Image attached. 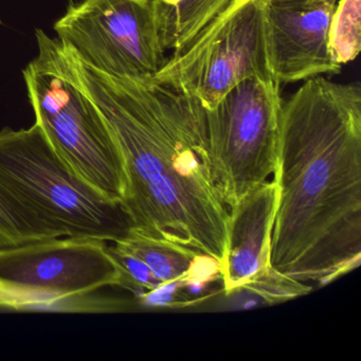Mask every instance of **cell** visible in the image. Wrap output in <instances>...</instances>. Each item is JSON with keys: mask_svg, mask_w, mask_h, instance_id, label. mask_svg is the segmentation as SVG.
I'll return each instance as SVG.
<instances>
[{"mask_svg": "<svg viewBox=\"0 0 361 361\" xmlns=\"http://www.w3.org/2000/svg\"><path fill=\"white\" fill-rule=\"evenodd\" d=\"M63 49L73 81L121 152L128 183L121 204L132 228L207 255L221 270L229 209L215 180L200 101L153 79L101 73Z\"/></svg>", "mask_w": 361, "mask_h": 361, "instance_id": "cell-1", "label": "cell"}, {"mask_svg": "<svg viewBox=\"0 0 361 361\" xmlns=\"http://www.w3.org/2000/svg\"><path fill=\"white\" fill-rule=\"evenodd\" d=\"M270 264L329 284L361 262V87L324 77L283 100Z\"/></svg>", "mask_w": 361, "mask_h": 361, "instance_id": "cell-2", "label": "cell"}, {"mask_svg": "<svg viewBox=\"0 0 361 361\" xmlns=\"http://www.w3.org/2000/svg\"><path fill=\"white\" fill-rule=\"evenodd\" d=\"M0 188L18 212L26 243L58 238L116 243L132 228L121 204L75 174L37 123L0 130Z\"/></svg>", "mask_w": 361, "mask_h": 361, "instance_id": "cell-3", "label": "cell"}, {"mask_svg": "<svg viewBox=\"0 0 361 361\" xmlns=\"http://www.w3.org/2000/svg\"><path fill=\"white\" fill-rule=\"evenodd\" d=\"M35 37L37 56L23 71L35 123L75 174L121 204L128 183L115 138L96 105L73 81L62 44L42 29Z\"/></svg>", "mask_w": 361, "mask_h": 361, "instance_id": "cell-4", "label": "cell"}, {"mask_svg": "<svg viewBox=\"0 0 361 361\" xmlns=\"http://www.w3.org/2000/svg\"><path fill=\"white\" fill-rule=\"evenodd\" d=\"M106 243L58 238L0 248V308L81 312L88 295L122 287Z\"/></svg>", "mask_w": 361, "mask_h": 361, "instance_id": "cell-5", "label": "cell"}, {"mask_svg": "<svg viewBox=\"0 0 361 361\" xmlns=\"http://www.w3.org/2000/svg\"><path fill=\"white\" fill-rule=\"evenodd\" d=\"M280 86L274 79H247L202 106L215 180L228 209L276 172Z\"/></svg>", "mask_w": 361, "mask_h": 361, "instance_id": "cell-6", "label": "cell"}, {"mask_svg": "<svg viewBox=\"0 0 361 361\" xmlns=\"http://www.w3.org/2000/svg\"><path fill=\"white\" fill-rule=\"evenodd\" d=\"M266 1L250 0L217 20L185 50L170 54L152 79L204 107L214 105L245 80L274 79Z\"/></svg>", "mask_w": 361, "mask_h": 361, "instance_id": "cell-7", "label": "cell"}, {"mask_svg": "<svg viewBox=\"0 0 361 361\" xmlns=\"http://www.w3.org/2000/svg\"><path fill=\"white\" fill-rule=\"evenodd\" d=\"M54 30L82 62L122 79H152L169 56L154 0H82Z\"/></svg>", "mask_w": 361, "mask_h": 361, "instance_id": "cell-8", "label": "cell"}, {"mask_svg": "<svg viewBox=\"0 0 361 361\" xmlns=\"http://www.w3.org/2000/svg\"><path fill=\"white\" fill-rule=\"evenodd\" d=\"M338 0H267L272 77L280 85L335 75L342 66L329 49V32Z\"/></svg>", "mask_w": 361, "mask_h": 361, "instance_id": "cell-9", "label": "cell"}, {"mask_svg": "<svg viewBox=\"0 0 361 361\" xmlns=\"http://www.w3.org/2000/svg\"><path fill=\"white\" fill-rule=\"evenodd\" d=\"M278 195V183L272 176L229 209V238L221 270L226 295L271 267L270 245Z\"/></svg>", "mask_w": 361, "mask_h": 361, "instance_id": "cell-10", "label": "cell"}, {"mask_svg": "<svg viewBox=\"0 0 361 361\" xmlns=\"http://www.w3.org/2000/svg\"><path fill=\"white\" fill-rule=\"evenodd\" d=\"M115 246L145 262L164 284L187 281L196 262L204 255L135 228Z\"/></svg>", "mask_w": 361, "mask_h": 361, "instance_id": "cell-11", "label": "cell"}, {"mask_svg": "<svg viewBox=\"0 0 361 361\" xmlns=\"http://www.w3.org/2000/svg\"><path fill=\"white\" fill-rule=\"evenodd\" d=\"M238 0H180L160 24L166 52L178 54L204 29L231 9Z\"/></svg>", "mask_w": 361, "mask_h": 361, "instance_id": "cell-12", "label": "cell"}, {"mask_svg": "<svg viewBox=\"0 0 361 361\" xmlns=\"http://www.w3.org/2000/svg\"><path fill=\"white\" fill-rule=\"evenodd\" d=\"M329 49L340 66L352 62L361 48V0H338L329 32Z\"/></svg>", "mask_w": 361, "mask_h": 361, "instance_id": "cell-13", "label": "cell"}, {"mask_svg": "<svg viewBox=\"0 0 361 361\" xmlns=\"http://www.w3.org/2000/svg\"><path fill=\"white\" fill-rule=\"evenodd\" d=\"M312 289L305 283L293 280L270 267L240 290L249 291L261 298L266 304H272L306 295Z\"/></svg>", "mask_w": 361, "mask_h": 361, "instance_id": "cell-14", "label": "cell"}, {"mask_svg": "<svg viewBox=\"0 0 361 361\" xmlns=\"http://www.w3.org/2000/svg\"><path fill=\"white\" fill-rule=\"evenodd\" d=\"M109 251L121 270L122 287L132 291L137 297L166 285L156 278L149 266L138 257L116 246L109 247Z\"/></svg>", "mask_w": 361, "mask_h": 361, "instance_id": "cell-15", "label": "cell"}, {"mask_svg": "<svg viewBox=\"0 0 361 361\" xmlns=\"http://www.w3.org/2000/svg\"><path fill=\"white\" fill-rule=\"evenodd\" d=\"M183 281L168 283L156 290L149 291L138 297L139 302L142 305L151 306V307H171L180 308L193 305V304L202 302V298H194L185 293L181 289Z\"/></svg>", "mask_w": 361, "mask_h": 361, "instance_id": "cell-16", "label": "cell"}, {"mask_svg": "<svg viewBox=\"0 0 361 361\" xmlns=\"http://www.w3.org/2000/svg\"><path fill=\"white\" fill-rule=\"evenodd\" d=\"M22 223L13 204L0 188V248L24 244Z\"/></svg>", "mask_w": 361, "mask_h": 361, "instance_id": "cell-17", "label": "cell"}, {"mask_svg": "<svg viewBox=\"0 0 361 361\" xmlns=\"http://www.w3.org/2000/svg\"><path fill=\"white\" fill-rule=\"evenodd\" d=\"M154 3H155L156 10H157L158 20H159L160 26L162 20L180 3V0H154Z\"/></svg>", "mask_w": 361, "mask_h": 361, "instance_id": "cell-18", "label": "cell"}, {"mask_svg": "<svg viewBox=\"0 0 361 361\" xmlns=\"http://www.w3.org/2000/svg\"><path fill=\"white\" fill-rule=\"evenodd\" d=\"M248 1H250V0H238V1H236L235 3V5H234L233 7H232L231 9H230L229 11H228L227 13L226 14L229 13V12L233 11L234 9H236V8L240 7V6H242L243 4L248 3Z\"/></svg>", "mask_w": 361, "mask_h": 361, "instance_id": "cell-19", "label": "cell"}, {"mask_svg": "<svg viewBox=\"0 0 361 361\" xmlns=\"http://www.w3.org/2000/svg\"><path fill=\"white\" fill-rule=\"evenodd\" d=\"M0 23H1V20H0Z\"/></svg>", "mask_w": 361, "mask_h": 361, "instance_id": "cell-20", "label": "cell"}]
</instances>
